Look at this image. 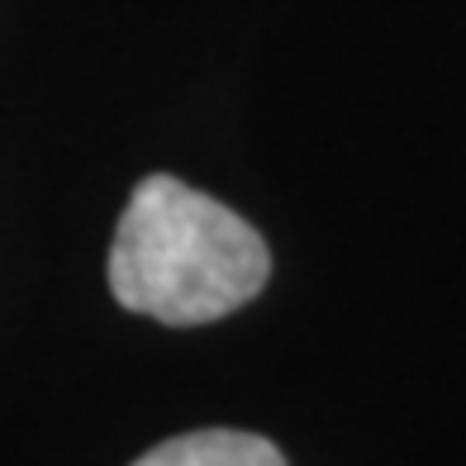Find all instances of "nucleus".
<instances>
[{
    "instance_id": "2",
    "label": "nucleus",
    "mask_w": 466,
    "mask_h": 466,
    "mask_svg": "<svg viewBox=\"0 0 466 466\" xmlns=\"http://www.w3.org/2000/svg\"><path fill=\"white\" fill-rule=\"evenodd\" d=\"M134 466H286L281 448L243 429H200L157 442Z\"/></svg>"
},
{
    "instance_id": "1",
    "label": "nucleus",
    "mask_w": 466,
    "mask_h": 466,
    "mask_svg": "<svg viewBox=\"0 0 466 466\" xmlns=\"http://www.w3.org/2000/svg\"><path fill=\"white\" fill-rule=\"evenodd\" d=\"M271 277L262 233L177 177H143L110 243V290L129 314L172 329L215 324Z\"/></svg>"
}]
</instances>
